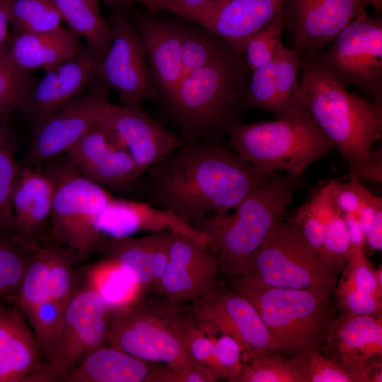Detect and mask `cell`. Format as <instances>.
I'll list each match as a JSON object with an SVG mask.
<instances>
[{
    "instance_id": "cell-1",
    "label": "cell",
    "mask_w": 382,
    "mask_h": 382,
    "mask_svg": "<svg viewBox=\"0 0 382 382\" xmlns=\"http://www.w3.org/2000/svg\"><path fill=\"white\" fill-rule=\"evenodd\" d=\"M146 173L147 202L194 227L210 213L228 214L278 174L257 170L221 139L183 141Z\"/></svg>"
},
{
    "instance_id": "cell-2",
    "label": "cell",
    "mask_w": 382,
    "mask_h": 382,
    "mask_svg": "<svg viewBox=\"0 0 382 382\" xmlns=\"http://www.w3.org/2000/svg\"><path fill=\"white\" fill-rule=\"evenodd\" d=\"M302 102L346 163L351 175L382 183V103L351 93L318 60L301 54Z\"/></svg>"
},
{
    "instance_id": "cell-3",
    "label": "cell",
    "mask_w": 382,
    "mask_h": 382,
    "mask_svg": "<svg viewBox=\"0 0 382 382\" xmlns=\"http://www.w3.org/2000/svg\"><path fill=\"white\" fill-rule=\"evenodd\" d=\"M249 70L234 52L209 66L184 72L164 99L166 114L183 141L221 139L247 110Z\"/></svg>"
},
{
    "instance_id": "cell-4",
    "label": "cell",
    "mask_w": 382,
    "mask_h": 382,
    "mask_svg": "<svg viewBox=\"0 0 382 382\" xmlns=\"http://www.w3.org/2000/svg\"><path fill=\"white\" fill-rule=\"evenodd\" d=\"M303 173H279L255 190L228 214H213L195 225L209 241L219 274L232 280L241 276L253 255L289 207L304 181Z\"/></svg>"
},
{
    "instance_id": "cell-5",
    "label": "cell",
    "mask_w": 382,
    "mask_h": 382,
    "mask_svg": "<svg viewBox=\"0 0 382 382\" xmlns=\"http://www.w3.org/2000/svg\"><path fill=\"white\" fill-rule=\"evenodd\" d=\"M231 288L255 308L277 353L306 354L324 349L335 318L325 298L303 290L270 287L238 277Z\"/></svg>"
},
{
    "instance_id": "cell-6",
    "label": "cell",
    "mask_w": 382,
    "mask_h": 382,
    "mask_svg": "<svg viewBox=\"0 0 382 382\" xmlns=\"http://www.w3.org/2000/svg\"><path fill=\"white\" fill-rule=\"evenodd\" d=\"M227 137L228 147L266 174L303 173L334 149L308 111L272 121L238 123Z\"/></svg>"
},
{
    "instance_id": "cell-7",
    "label": "cell",
    "mask_w": 382,
    "mask_h": 382,
    "mask_svg": "<svg viewBox=\"0 0 382 382\" xmlns=\"http://www.w3.org/2000/svg\"><path fill=\"white\" fill-rule=\"evenodd\" d=\"M194 327L184 308L149 300L115 311L105 342L146 362L180 368L195 362L187 349Z\"/></svg>"
},
{
    "instance_id": "cell-8",
    "label": "cell",
    "mask_w": 382,
    "mask_h": 382,
    "mask_svg": "<svg viewBox=\"0 0 382 382\" xmlns=\"http://www.w3.org/2000/svg\"><path fill=\"white\" fill-rule=\"evenodd\" d=\"M39 168L54 185L49 241L71 249L83 260L96 253L104 238L98 228V221L115 197L85 177L66 154Z\"/></svg>"
},
{
    "instance_id": "cell-9",
    "label": "cell",
    "mask_w": 382,
    "mask_h": 382,
    "mask_svg": "<svg viewBox=\"0 0 382 382\" xmlns=\"http://www.w3.org/2000/svg\"><path fill=\"white\" fill-rule=\"evenodd\" d=\"M337 274L327 268L291 218L276 224L239 277L267 286L310 291L330 300Z\"/></svg>"
},
{
    "instance_id": "cell-10",
    "label": "cell",
    "mask_w": 382,
    "mask_h": 382,
    "mask_svg": "<svg viewBox=\"0 0 382 382\" xmlns=\"http://www.w3.org/2000/svg\"><path fill=\"white\" fill-rule=\"evenodd\" d=\"M319 62L347 88L382 103V17L366 11L347 23L322 51Z\"/></svg>"
},
{
    "instance_id": "cell-11",
    "label": "cell",
    "mask_w": 382,
    "mask_h": 382,
    "mask_svg": "<svg viewBox=\"0 0 382 382\" xmlns=\"http://www.w3.org/2000/svg\"><path fill=\"white\" fill-rule=\"evenodd\" d=\"M193 324L208 336L226 334L242 351V361L277 353L276 344L253 304L243 296L216 280L202 296L184 307Z\"/></svg>"
},
{
    "instance_id": "cell-12",
    "label": "cell",
    "mask_w": 382,
    "mask_h": 382,
    "mask_svg": "<svg viewBox=\"0 0 382 382\" xmlns=\"http://www.w3.org/2000/svg\"><path fill=\"white\" fill-rule=\"evenodd\" d=\"M111 6L112 41L100 61L99 79L117 93L122 105L141 109L144 102L158 98V92L149 69L146 48L129 4L117 1Z\"/></svg>"
},
{
    "instance_id": "cell-13",
    "label": "cell",
    "mask_w": 382,
    "mask_h": 382,
    "mask_svg": "<svg viewBox=\"0 0 382 382\" xmlns=\"http://www.w3.org/2000/svg\"><path fill=\"white\" fill-rule=\"evenodd\" d=\"M108 307L102 296L85 284L76 288L65 306L47 361L58 381L96 348L105 344Z\"/></svg>"
},
{
    "instance_id": "cell-14",
    "label": "cell",
    "mask_w": 382,
    "mask_h": 382,
    "mask_svg": "<svg viewBox=\"0 0 382 382\" xmlns=\"http://www.w3.org/2000/svg\"><path fill=\"white\" fill-rule=\"evenodd\" d=\"M283 0H208L192 6L164 5L159 9L199 25L243 56L248 40L281 16Z\"/></svg>"
},
{
    "instance_id": "cell-15",
    "label": "cell",
    "mask_w": 382,
    "mask_h": 382,
    "mask_svg": "<svg viewBox=\"0 0 382 382\" xmlns=\"http://www.w3.org/2000/svg\"><path fill=\"white\" fill-rule=\"evenodd\" d=\"M69 102L42 122L20 164L36 168L66 153L96 122L101 103L108 98V88L100 81Z\"/></svg>"
},
{
    "instance_id": "cell-16",
    "label": "cell",
    "mask_w": 382,
    "mask_h": 382,
    "mask_svg": "<svg viewBox=\"0 0 382 382\" xmlns=\"http://www.w3.org/2000/svg\"><path fill=\"white\" fill-rule=\"evenodd\" d=\"M367 6L366 0H283L281 16L291 48L301 54L322 51Z\"/></svg>"
},
{
    "instance_id": "cell-17",
    "label": "cell",
    "mask_w": 382,
    "mask_h": 382,
    "mask_svg": "<svg viewBox=\"0 0 382 382\" xmlns=\"http://www.w3.org/2000/svg\"><path fill=\"white\" fill-rule=\"evenodd\" d=\"M96 122L128 151L143 174L183 142L178 134L141 109L116 105L108 98L101 103Z\"/></svg>"
},
{
    "instance_id": "cell-18",
    "label": "cell",
    "mask_w": 382,
    "mask_h": 382,
    "mask_svg": "<svg viewBox=\"0 0 382 382\" xmlns=\"http://www.w3.org/2000/svg\"><path fill=\"white\" fill-rule=\"evenodd\" d=\"M218 275L217 260L208 245L173 233L167 264L154 290L173 306L184 308L210 289Z\"/></svg>"
},
{
    "instance_id": "cell-19",
    "label": "cell",
    "mask_w": 382,
    "mask_h": 382,
    "mask_svg": "<svg viewBox=\"0 0 382 382\" xmlns=\"http://www.w3.org/2000/svg\"><path fill=\"white\" fill-rule=\"evenodd\" d=\"M100 61L87 47L69 60L45 70L21 107L33 131L100 77Z\"/></svg>"
},
{
    "instance_id": "cell-20",
    "label": "cell",
    "mask_w": 382,
    "mask_h": 382,
    "mask_svg": "<svg viewBox=\"0 0 382 382\" xmlns=\"http://www.w3.org/2000/svg\"><path fill=\"white\" fill-rule=\"evenodd\" d=\"M301 53L282 45L274 58L253 71L246 92L247 109L284 118L306 110L301 99Z\"/></svg>"
},
{
    "instance_id": "cell-21",
    "label": "cell",
    "mask_w": 382,
    "mask_h": 382,
    "mask_svg": "<svg viewBox=\"0 0 382 382\" xmlns=\"http://www.w3.org/2000/svg\"><path fill=\"white\" fill-rule=\"evenodd\" d=\"M65 154L85 177L103 187L122 190L143 175L128 151L97 122Z\"/></svg>"
},
{
    "instance_id": "cell-22",
    "label": "cell",
    "mask_w": 382,
    "mask_h": 382,
    "mask_svg": "<svg viewBox=\"0 0 382 382\" xmlns=\"http://www.w3.org/2000/svg\"><path fill=\"white\" fill-rule=\"evenodd\" d=\"M172 235L163 231L141 237H104L96 253L123 269L139 289L154 290L166 268Z\"/></svg>"
},
{
    "instance_id": "cell-23",
    "label": "cell",
    "mask_w": 382,
    "mask_h": 382,
    "mask_svg": "<svg viewBox=\"0 0 382 382\" xmlns=\"http://www.w3.org/2000/svg\"><path fill=\"white\" fill-rule=\"evenodd\" d=\"M127 4L146 48L152 79L165 99L184 74L179 23L158 19Z\"/></svg>"
},
{
    "instance_id": "cell-24",
    "label": "cell",
    "mask_w": 382,
    "mask_h": 382,
    "mask_svg": "<svg viewBox=\"0 0 382 382\" xmlns=\"http://www.w3.org/2000/svg\"><path fill=\"white\" fill-rule=\"evenodd\" d=\"M98 228L104 237L123 238L140 231H168L209 245L208 238L172 211L149 202L114 198L100 215Z\"/></svg>"
},
{
    "instance_id": "cell-25",
    "label": "cell",
    "mask_w": 382,
    "mask_h": 382,
    "mask_svg": "<svg viewBox=\"0 0 382 382\" xmlns=\"http://www.w3.org/2000/svg\"><path fill=\"white\" fill-rule=\"evenodd\" d=\"M53 196V183L39 167L21 168L11 195L15 234L18 238L38 246L50 243L48 228Z\"/></svg>"
},
{
    "instance_id": "cell-26",
    "label": "cell",
    "mask_w": 382,
    "mask_h": 382,
    "mask_svg": "<svg viewBox=\"0 0 382 382\" xmlns=\"http://www.w3.org/2000/svg\"><path fill=\"white\" fill-rule=\"evenodd\" d=\"M34 332L14 300H0V382H22L45 361Z\"/></svg>"
},
{
    "instance_id": "cell-27",
    "label": "cell",
    "mask_w": 382,
    "mask_h": 382,
    "mask_svg": "<svg viewBox=\"0 0 382 382\" xmlns=\"http://www.w3.org/2000/svg\"><path fill=\"white\" fill-rule=\"evenodd\" d=\"M381 316H354L342 312L335 318L324 348L332 360L358 370H370L382 355Z\"/></svg>"
},
{
    "instance_id": "cell-28",
    "label": "cell",
    "mask_w": 382,
    "mask_h": 382,
    "mask_svg": "<svg viewBox=\"0 0 382 382\" xmlns=\"http://www.w3.org/2000/svg\"><path fill=\"white\" fill-rule=\"evenodd\" d=\"M158 368L110 345L89 352L64 382H157Z\"/></svg>"
},
{
    "instance_id": "cell-29",
    "label": "cell",
    "mask_w": 382,
    "mask_h": 382,
    "mask_svg": "<svg viewBox=\"0 0 382 382\" xmlns=\"http://www.w3.org/2000/svg\"><path fill=\"white\" fill-rule=\"evenodd\" d=\"M79 35L69 28L46 33L15 34L6 50L22 69L45 71L71 59L82 50Z\"/></svg>"
},
{
    "instance_id": "cell-30",
    "label": "cell",
    "mask_w": 382,
    "mask_h": 382,
    "mask_svg": "<svg viewBox=\"0 0 382 382\" xmlns=\"http://www.w3.org/2000/svg\"><path fill=\"white\" fill-rule=\"evenodd\" d=\"M69 28L85 38L88 47L101 61L110 49L112 32L102 16L98 0H52Z\"/></svg>"
},
{
    "instance_id": "cell-31",
    "label": "cell",
    "mask_w": 382,
    "mask_h": 382,
    "mask_svg": "<svg viewBox=\"0 0 382 382\" xmlns=\"http://www.w3.org/2000/svg\"><path fill=\"white\" fill-rule=\"evenodd\" d=\"M308 354L290 359L277 353L257 355L242 361L234 382H306Z\"/></svg>"
},
{
    "instance_id": "cell-32",
    "label": "cell",
    "mask_w": 382,
    "mask_h": 382,
    "mask_svg": "<svg viewBox=\"0 0 382 382\" xmlns=\"http://www.w3.org/2000/svg\"><path fill=\"white\" fill-rule=\"evenodd\" d=\"M15 233L0 231V300H14L26 270L38 249Z\"/></svg>"
},
{
    "instance_id": "cell-33",
    "label": "cell",
    "mask_w": 382,
    "mask_h": 382,
    "mask_svg": "<svg viewBox=\"0 0 382 382\" xmlns=\"http://www.w3.org/2000/svg\"><path fill=\"white\" fill-rule=\"evenodd\" d=\"M86 282L102 296L110 311L134 303L129 294L132 287L138 286L128 273L110 260L103 259L91 266L86 271Z\"/></svg>"
},
{
    "instance_id": "cell-34",
    "label": "cell",
    "mask_w": 382,
    "mask_h": 382,
    "mask_svg": "<svg viewBox=\"0 0 382 382\" xmlns=\"http://www.w3.org/2000/svg\"><path fill=\"white\" fill-rule=\"evenodd\" d=\"M179 29L184 72L209 66L236 52L221 38L202 28L179 23Z\"/></svg>"
},
{
    "instance_id": "cell-35",
    "label": "cell",
    "mask_w": 382,
    "mask_h": 382,
    "mask_svg": "<svg viewBox=\"0 0 382 382\" xmlns=\"http://www.w3.org/2000/svg\"><path fill=\"white\" fill-rule=\"evenodd\" d=\"M336 212L328 183L308 202L301 207L293 218L306 241L320 258L326 224Z\"/></svg>"
},
{
    "instance_id": "cell-36",
    "label": "cell",
    "mask_w": 382,
    "mask_h": 382,
    "mask_svg": "<svg viewBox=\"0 0 382 382\" xmlns=\"http://www.w3.org/2000/svg\"><path fill=\"white\" fill-rule=\"evenodd\" d=\"M62 18L52 0H11L10 24L15 34L39 33L59 28Z\"/></svg>"
},
{
    "instance_id": "cell-37",
    "label": "cell",
    "mask_w": 382,
    "mask_h": 382,
    "mask_svg": "<svg viewBox=\"0 0 382 382\" xmlns=\"http://www.w3.org/2000/svg\"><path fill=\"white\" fill-rule=\"evenodd\" d=\"M36 81L16 64L6 45L0 49V117L6 118L21 107Z\"/></svg>"
},
{
    "instance_id": "cell-38",
    "label": "cell",
    "mask_w": 382,
    "mask_h": 382,
    "mask_svg": "<svg viewBox=\"0 0 382 382\" xmlns=\"http://www.w3.org/2000/svg\"><path fill=\"white\" fill-rule=\"evenodd\" d=\"M50 256L51 243L40 247L23 277L15 301L25 316L49 297L47 282Z\"/></svg>"
},
{
    "instance_id": "cell-39",
    "label": "cell",
    "mask_w": 382,
    "mask_h": 382,
    "mask_svg": "<svg viewBox=\"0 0 382 382\" xmlns=\"http://www.w3.org/2000/svg\"><path fill=\"white\" fill-rule=\"evenodd\" d=\"M80 260L69 248L51 243L48 269L49 297L65 307L76 289L75 265Z\"/></svg>"
},
{
    "instance_id": "cell-40",
    "label": "cell",
    "mask_w": 382,
    "mask_h": 382,
    "mask_svg": "<svg viewBox=\"0 0 382 382\" xmlns=\"http://www.w3.org/2000/svg\"><path fill=\"white\" fill-rule=\"evenodd\" d=\"M284 25L279 16L255 33L247 41L243 58L250 72L270 62L282 43Z\"/></svg>"
},
{
    "instance_id": "cell-41",
    "label": "cell",
    "mask_w": 382,
    "mask_h": 382,
    "mask_svg": "<svg viewBox=\"0 0 382 382\" xmlns=\"http://www.w3.org/2000/svg\"><path fill=\"white\" fill-rule=\"evenodd\" d=\"M352 248L343 217L337 212L325 226L322 261L328 269L337 273L347 262Z\"/></svg>"
},
{
    "instance_id": "cell-42",
    "label": "cell",
    "mask_w": 382,
    "mask_h": 382,
    "mask_svg": "<svg viewBox=\"0 0 382 382\" xmlns=\"http://www.w3.org/2000/svg\"><path fill=\"white\" fill-rule=\"evenodd\" d=\"M371 371L345 367L320 352L308 354L306 382H371Z\"/></svg>"
},
{
    "instance_id": "cell-43",
    "label": "cell",
    "mask_w": 382,
    "mask_h": 382,
    "mask_svg": "<svg viewBox=\"0 0 382 382\" xmlns=\"http://www.w3.org/2000/svg\"><path fill=\"white\" fill-rule=\"evenodd\" d=\"M20 164L12 145H0V231L15 233L11 195Z\"/></svg>"
},
{
    "instance_id": "cell-44",
    "label": "cell",
    "mask_w": 382,
    "mask_h": 382,
    "mask_svg": "<svg viewBox=\"0 0 382 382\" xmlns=\"http://www.w3.org/2000/svg\"><path fill=\"white\" fill-rule=\"evenodd\" d=\"M64 308L59 303L47 297L25 316L45 359L52 348Z\"/></svg>"
},
{
    "instance_id": "cell-45",
    "label": "cell",
    "mask_w": 382,
    "mask_h": 382,
    "mask_svg": "<svg viewBox=\"0 0 382 382\" xmlns=\"http://www.w3.org/2000/svg\"><path fill=\"white\" fill-rule=\"evenodd\" d=\"M374 271L365 255L364 248L353 247L350 257L344 266L342 278L356 289L382 299V289L376 282Z\"/></svg>"
},
{
    "instance_id": "cell-46",
    "label": "cell",
    "mask_w": 382,
    "mask_h": 382,
    "mask_svg": "<svg viewBox=\"0 0 382 382\" xmlns=\"http://www.w3.org/2000/svg\"><path fill=\"white\" fill-rule=\"evenodd\" d=\"M242 367V351L231 336L221 334L214 339L213 363L210 367L216 377L234 382Z\"/></svg>"
},
{
    "instance_id": "cell-47",
    "label": "cell",
    "mask_w": 382,
    "mask_h": 382,
    "mask_svg": "<svg viewBox=\"0 0 382 382\" xmlns=\"http://www.w3.org/2000/svg\"><path fill=\"white\" fill-rule=\"evenodd\" d=\"M334 293L343 313L354 316H381V299L356 289L342 277Z\"/></svg>"
},
{
    "instance_id": "cell-48",
    "label": "cell",
    "mask_w": 382,
    "mask_h": 382,
    "mask_svg": "<svg viewBox=\"0 0 382 382\" xmlns=\"http://www.w3.org/2000/svg\"><path fill=\"white\" fill-rule=\"evenodd\" d=\"M330 184L333 202L340 214H358L373 195L354 175H350L348 182L341 183L332 180Z\"/></svg>"
},
{
    "instance_id": "cell-49",
    "label": "cell",
    "mask_w": 382,
    "mask_h": 382,
    "mask_svg": "<svg viewBox=\"0 0 382 382\" xmlns=\"http://www.w3.org/2000/svg\"><path fill=\"white\" fill-rule=\"evenodd\" d=\"M218 378L206 365L194 362L187 366L159 368L158 382H214Z\"/></svg>"
},
{
    "instance_id": "cell-50",
    "label": "cell",
    "mask_w": 382,
    "mask_h": 382,
    "mask_svg": "<svg viewBox=\"0 0 382 382\" xmlns=\"http://www.w3.org/2000/svg\"><path fill=\"white\" fill-rule=\"evenodd\" d=\"M187 349L195 361L210 369L214 358V337L205 335L195 325L188 338Z\"/></svg>"
},
{
    "instance_id": "cell-51",
    "label": "cell",
    "mask_w": 382,
    "mask_h": 382,
    "mask_svg": "<svg viewBox=\"0 0 382 382\" xmlns=\"http://www.w3.org/2000/svg\"><path fill=\"white\" fill-rule=\"evenodd\" d=\"M345 221L353 247L364 248L365 232L357 213L341 214Z\"/></svg>"
},
{
    "instance_id": "cell-52",
    "label": "cell",
    "mask_w": 382,
    "mask_h": 382,
    "mask_svg": "<svg viewBox=\"0 0 382 382\" xmlns=\"http://www.w3.org/2000/svg\"><path fill=\"white\" fill-rule=\"evenodd\" d=\"M365 243L373 250L382 249V208L376 212L365 233Z\"/></svg>"
},
{
    "instance_id": "cell-53",
    "label": "cell",
    "mask_w": 382,
    "mask_h": 382,
    "mask_svg": "<svg viewBox=\"0 0 382 382\" xmlns=\"http://www.w3.org/2000/svg\"><path fill=\"white\" fill-rule=\"evenodd\" d=\"M57 378L49 362H45L37 369L28 374L22 382H54Z\"/></svg>"
},
{
    "instance_id": "cell-54",
    "label": "cell",
    "mask_w": 382,
    "mask_h": 382,
    "mask_svg": "<svg viewBox=\"0 0 382 382\" xmlns=\"http://www.w3.org/2000/svg\"><path fill=\"white\" fill-rule=\"evenodd\" d=\"M11 1V0H0V49L7 42Z\"/></svg>"
},
{
    "instance_id": "cell-55",
    "label": "cell",
    "mask_w": 382,
    "mask_h": 382,
    "mask_svg": "<svg viewBox=\"0 0 382 382\" xmlns=\"http://www.w3.org/2000/svg\"><path fill=\"white\" fill-rule=\"evenodd\" d=\"M208 0H143L139 4L145 5L149 8L158 9L164 5H178L192 6Z\"/></svg>"
},
{
    "instance_id": "cell-56",
    "label": "cell",
    "mask_w": 382,
    "mask_h": 382,
    "mask_svg": "<svg viewBox=\"0 0 382 382\" xmlns=\"http://www.w3.org/2000/svg\"><path fill=\"white\" fill-rule=\"evenodd\" d=\"M369 5H371L374 11L379 14L382 10V0H366Z\"/></svg>"
},
{
    "instance_id": "cell-57",
    "label": "cell",
    "mask_w": 382,
    "mask_h": 382,
    "mask_svg": "<svg viewBox=\"0 0 382 382\" xmlns=\"http://www.w3.org/2000/svg\"><path fill=\"white\" fill-rule=\"evenodd\" d=\"M374 275H375V279L376 280V282L378 286L381 289H382V266L381 265H380V267L377 270H375Z\"/></svg>"
},
{
    "instance_id": "cell-58",
    "label": "cell",
    "mask_w": 382,
    "mask_h": 382,
    "mask_svg": "<svg viewBox=\"0 0 382 382\" xmlns=\"http://www.w3.org/2000/svg\"><path fill=\"white\" fill-rule=\"evenodd\" d=\"M12 145L8 140V139L6 137V134H4V131L0 127V145Z\"/></svg>"
},
{
    "instance_id": "cell-59",
    "label": "cell",
    "mask_w": 382,
    "mask_h": 382,
    "mask_svg": "<svg viewBox=\"0 0 382 382\" xmlns=\"http://www.w3.org/2000/svg\"><path fill=\"white\" fill-rule=\"evenodd\" d=\"M143 0H105V3L110 6L111 4L117 2V1H124L127 3H130L134 4L135 3L139 4L140 1Z\"/></svg>"
}]
</instances>
